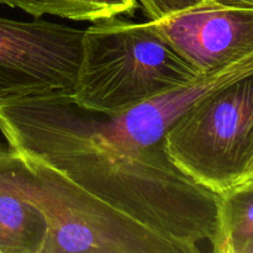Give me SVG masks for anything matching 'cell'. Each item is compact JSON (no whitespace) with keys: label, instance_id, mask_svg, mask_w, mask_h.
Instances as JSON below:
<instances>
[{"label":"cell","instance_id":"13","mask_svg":"<svg viewBox=\"0 0 253 253\" xmlns=\"http://www.w3.org/2000/svg\"><path fill=\"white\" fill-rule=\"evenodd\" d=\"M226 1L235 2V4H242V5H249V6H253V0H226Z\"/></svg>","mask_w":253,"mask_h":253},{"label":"cell","instance_id":"12","mask_svg":"<svg viewBox=\"0 0 253 253\" xmlns=\"http://www.w3.org/2000/svg\"><path fill=\"white\" fill-rule=\"evenodd\" d=\"M244 184L253 185V161H252L251 165H250L247 172L245 173V175L242 177V179L240 180L236 185H244ZM236 185H235V187H236Z\"/></svg>","mask_w":253,"mask_h":253},{"label":"cell","instance_id":"9","mask_svg":"<svg viewBox=\"0 0 253 253\" xmlns=\"http://www.w3.org/2000/svg\"><path fill=\"white\" fill-rule=\"evenodd\" d=\"M215 253H253V185H236L220 195Z\"/></svg>","mask_w":253,"mask_h":253},{"label":"cell","instance_id":"10","mask_svg":"<svg viewBox=\"0 0 253 253\" xmlns=\"http://www.w3.org/2000/svg\"><path fill=\"white\" fill-rule=\"evenodd\" d=\"M0 4L16 7L34 17L53 15L90 22L120 15L132 16L140 6L137 0H0Z\"/></svg>","mask_w":253,"mask_h":253},{"label":"cell","instance_id":"5","mask_svg":"<svg viewBox=\"0 0 253 253\" xmlns=\"http://www.w3.org/2000/svg\"><path fill=\"white\" fill-rule=\"evenodd\" d=\"M84 30L35 17L0 16V105L35 96L72 94Z\"/></svg>","mask_w":253,"mask_h":253},{"label":"cell","instance_id":"7","mask_svg":"<svg viewBox=\"0 0 253 253\" xmlns=\"http://www.w3.org/2000/svg\"><path fill=\"white\" fill-rule=\"evenodd\" d=\"M253 72V54L217 71L203 73L192 83L161 94L116 116L88 111L91 125L121 151L163 147L166 132L200 99Z\"/></svg>","mask_w":253,"mask_h":253},{"label":"cell","instance_id":"2","mask_svg":"<svg viewBox=\"0 0 253 253\" xmlns=\"http://www.w3.org/2000/svg\"><path fill=\"white\" fill-rule=\"evenodd\" d=\"M153 26L115 16L84 30L71 99L86 111L116 116L202 76Z\"/></svg>","mask_w":253,"mask_h":253},{"label":"cell","instance_id":"3","mask_svg":"<svg viewBox=\"0 0 253 253\" xmlns=\"http://www.w3.org/2000/svg\"><path fill=\"white\" fill-rule=\"evenodd\" d=\"M183 173L217 195L234 188L253 161V72L211 91L163 138Z\"/></svg>","mask_w":253,"mask_h":253},{"label":"cell","instance_id":"4","mask_svg":"<svg viewBox=\"0 0 253 253\" xmlns=\"http://www.w3.org/2000/svg\"><path fill=\"white\" fill-rule=\"evenodd\" d=\"M32 194L48 222L43 253H178L160 235L29 157Z\"/></svg>","mask_w":253,"mask_h":253},{"label":"cell","instance_id":"8","mask_svg":"<svg viewBox=\"0 0 253 253\" xmlns=\"http://www.w3.org/2000/svg\"><path fill=\"white\" fill-rule=\"evenodd\" d=\"M48 222L32 194V172L0 143V253H43Z\"/></svg>","mask_w":253,"mask_h":253},{"label":"cell","instance_id":"6","mask_svg":"<svg viewBox=\"0 0 253 253\" xmlns=\"http://www.w3.org/2000/svg\"><path fill=\"white\" fill-rule=\"evenodd\" d=\"M152 24L202 73L253 54V6L249 5L202 0Z\"/></svg>","mask_w":253,"mask_h":253},{"label":"cell","instance_id":"11","mask_svg":"<svg viewBox=\"0 0 253 253\" xmlns=\"http://www.w3.org/2000/svg\"><path fill=\"white\" fill-rule=\"evenodd\" d=\"M148 21H160L166 17L183 11L202 0H137Z\"/></svg>","mask_w":253,"mask_h":253},{"label":"cell","instance_id":"1","mask_svg":"<svg viewBox=\"0 0 253 253\" xmlns=\"http://www.w3.org/2000/svg\"><path fill=\"white\" fill-rule=\"evenodd\" d=\"M72 94L0 105V131L22 157L34 158L95 199L160 235L178 253L211 244L220 195L183 173L163 147L121 151L89 120Z\"/></svg>","mask_w":253,"mask_h":253}]
</instances>
